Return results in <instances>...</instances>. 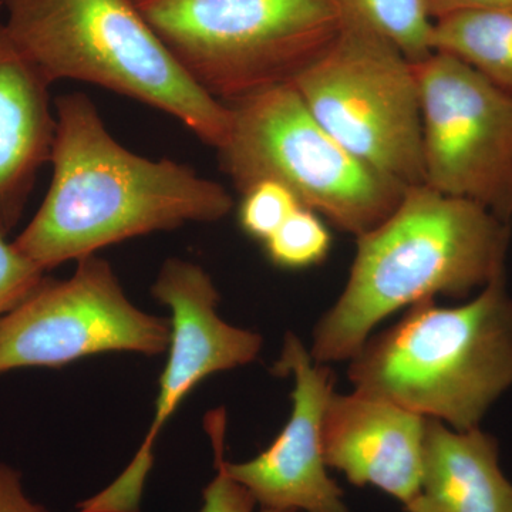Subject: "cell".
<instances>
[{"instance_id": "obj_1", "label": "cell", "mask_w": 512, "mask_h": 512, "mask_svg": "<svg viewBox=\"0 0 512 512\" xmlns=\"http://www.w3.org/2000/svg\"><path fill=\"white\" fill-rule=\"evenodd\" d=\"M55 113L50 187L13 241L46 272L151 232L221 221L234 208L227 188L194 168L121 146L86 94L57 97Z\"/></svg>"}, {"instance_id": "obj_14", "label": "cell", "mask_w": 512, "mask_h": 512, "mask_svg": "<svg viewBox=\"0 0 512 512\" xmlns=\"http://www.w3.org/2000/svg\"><path fill=\"white\" fill-rule=\"evenodd\" d=\"M407 512H512V483L493 434L427 419L419 493Z\"/></svg>"}, {"instance_id": "obj_18", "label": "cell", "mask_w": 512, "mask_h": 512, "mask_svg": "<svg viewBox=\"0 0 512 512\" xmlns=\"http://www.w3.org/2000/svg\"><path fill=\"white\" fill-rule=\"evenodd\" d=\"M299 207L301 201L284 184L261 181L242 192L239 225L248 237L264 244Z\"/></svg>"}, {"instance_id": "obj_13", "label": "cell", "mask_w": 512, "mask_h": 512, "mask_svg": "<svg viewBox=\"0 0 512 512\" xmlns=\"http://www.w3.org/2000/svg\"><path fill=\"white\" fill-rule=\"evenodd\" d=\"M2 6V5H0ZM50 84L0 22V235L19 224L37 174L52 156Z\"/></svg>"}, {"instance_id": "obj_17", "label": "cell", "mask_w": 512, "mask_h": 512, "mask_svg": "<svg viewBox=\"0 0 512 512\" xmlns=\"http://www.w3.org/2000/svg\"><path fill=\"white\" fill-rule=\"evenodd\" d=\"M264 247L272 264L295 271L325 261L332 237L322 217L302 205L266 239Z\"/></svg>"}, {"instance_id": "obj_2", "label": "cell", "mask_w": 512, "mask_h": 512, "mask_svg": "<svg viewBox=\"0 0 512 512\" xmlns=\"http://www.w3.org/2000/svg\"><path fill=\"white\" fill-rule=\"evenodd\" d=\"M510 241V222L476 202L407 188L386 220L356 238L345 289L313 333V360L352 359L399 309L480 291L507 272Z\"/></svg>"}, {"instance_id": "obj_22", "label": "cell", "mask_w": 512, "mask_h": 512, "mask_svg": "<svg viewBox=\"0 0 512 512\" xmlns=\"http://www.w3.org/2000/svg\"><path fill=\"white\" fill-rule=\"evenodd\" d=\"M433 19L458 12H512V0H429Z\"/></svg>"}, {"instance_id": "obj_10", "label": "cell", "mask_w": 512, "mask_h": 512, "mask_svg": "<svg viewBox=\"0 0 512 512\" xmlns=\"http://www.w3.org/2000/svg\"><path fill=\"white\" fill-rule=\"evenodd\" d=\"M151 291L171 311L170 346L160 377L156 412L123 474L106 490L77 505V512H138L153 467L154 446L178 406L202 380L249 365L261 352L264 342L258 333L229 325L221 318L220 292L200 265L167 259Z\"/></svg>"}, {"instance_id": "obj_12", "label": "cell", "mask_w": 512, "mask_h": 512, "mask_svg": "<svg viewBox=\"0 0 512 512\" xmlns=\"http://www.w3.org/2000/svg\"><path fill=\"white\" fill-rule=\"evenodd\" d=\"M426 417L370 394L330 396L322 421L328 467L403 505L419 493Z\"/></svg>"}, {"instance_id": "obj_4", "label": "cell", "mask_w": 512, "mask_h": 512, "mask_svg": "<svg viewBox=\"0 0 512 512\" xmlns=\"http://www.w3.org/2000/svg\"><path fill=\"white\" fill-rule=\"evenodd\" d=\"M20 52L53 84L103 87L175 117L202 143L222 146L231 113L188 76L136 0H0Z\"/></svg>"}, {"instance_id": "obj_6", "label": "cell", "mask_w": 512, "mask_h": 512, "mask_svg": "<svg viewBox=\"0 0 512 512\" xmlns=\"http://www.w3.org/2000/svg\"><path fill=\"white\" fill-rule=\"evenodd\" d=\"M231 121L217 148L222 171L242 194L261 181L284 184L303 207L357 238L386 220L407 187L339 144L292 83L227 101Z\"/></svg>"}, {"instance_id": "obj_8", "label": "cell", "mask_w": 512, "mask_h": 512, "mask_svg": "<svg viewBox=\"0 0 512 512\" xmlns=\"http://www.w3.org/2000/svg\"><path fill=\"white\" fill-rule=\"evenodd\" d=\"M414 66L424 185L512 224V93L447 53Z\"/></svg>"}, {"instance_id": "obj_19", "label": "cell", "mask_w": 512, "mask_h": 512, "mask_svg": "<svg viewBox=\"0 0 512 512\" xmlns=\"http://www.w3.org/2000/svg\"><path fill=\"white\" fill-rule=\"evenodd\" d=\"M205 429L211 437L214 448L217 476L207 485L202 494L204 504L201 512H252L256 501L247 488L242 487L234 478L228 476L224 467L225 431H227V413L224 409L208 413ZM262 512H291L279 510H262Z\"/></svg>"}, {"instance_id": "obj_7", "label": "cell", "mask_w": 512, "mask_h": 512, "mask_svg": "<svg viewBox=\"0 0 512 512\" xmlns=\"http://www.w3.org/2000/svg\"><path fill=\"white\" fill-rule=\"evenodd\" d=\"M292 84L353 156L404 187L424 185L416 66L346 0L335 42Z\"/></svg>"}, {"instance_id": "obj_20", "label": "cell", "mask_w": 512, "mask_h": 512, "mask_svg": "<svg viewBox=\"0 0 512 512\" xmlns=\"http://www.w3.org/2000/svg\"><path fill=\"white\" fill-rule=\"evenodd\" d=\"M46 279L42 266L0 235V318L18 308Z\"/></svg>"}, {"instance_id": "obj_21", "label": "cell", "mask_w": 512, "mask_h": 512, "mask_svg": "<svg viewBox=\"0 0 512 512\" xmlns=\"http://www.w3.org/2000/svg\"><path fill=\"white\" fill-rule=\"evenodd\" d=\"M0 512H50L33 503L23 490L18 471L0 463Z\"/></svg>"}, {"instance_id": "obj_11", "label": "cell", "mask_w": 512, "mask_h": 512, "mask_svg": "<svg viewBox=\"0 0 512 512\" xmlns=\"http://www.w3.org/2000/svg\"><path fill=\"white\" fill-rule=\"evenodd\" d=\"M274 373L293 377L291 417L265 451L245 463L224 460L225 471L262 510L350 512L323 453V414L335 393V373L315 362L293 333L286 335Z\"/></svg>"}, {"instance_id": "obj_9", "label": "cell", "mask_w": 512, "mask_h": 512, "mask_svg": "<svg viewBox=\"0 0 512 512\" xmlns=\"http://www.w3.org/2000/svg\"><path fill=\"white\" fill-rule=\"evenodd\" d=\"M170 320L127 298L113 266L92 255L64 281L47 278L0 318V375L25 367H60L110 352L156 356L170 346Z\"/></svg>"}, {"instance_id": "obj_15", "label": "cell", "mask_w": 512, "mask_h": 512, "mask_svg": "<svg viewBox=\"0 0 512 512\" xmlns=\"http://www.w3.org/2000/svg\"><path fill=\"white\" fill-rule=\"evenodd\" d=\"M431 47L512 93V12H458L436 19Z\"/></svg>"}, {"instance_id": "obj_16", "label": "cell", "mask_w": 512, "mask_h": 512, "mask_svg": "<svg viewBox=\"0 0 512 512\" xmlns=\"http://www.w3.org/2000/svg\"><path fill=\"white\" fill-rule=\"evenodd\" d=\"M416 64L433 53L429 0H346Z\"/></svg>"}, {"instance_id": "obj_3", "label": "cell", "mask_w": 512, "mask_h": 512, "mask_svg": "<svg viewBox=\"0 0 512 512\" xmlns=\"http://www.w3.org/2000/svg\"><path fill=\"white\" fill-rule=\"evenodd\" d=\"M360 393L456 430L480 427L512 387V296L507 272L464 305L414 303L400 322L350 359Z\"/></svg>"}, {"instance_id": "obj_5", "label": "cell", "mask_w": 512, "mask_h": 512, "mask_svg": "<svg viewBox=\"0 0 512 512\" xmlns=\"http://www.w3.org/2000/svg\"><path fill=\"white\" fill-rule=\"evenodd\" d=\"M136 3L188 76L224 103L295 82L345 22V0Z\"/></svg>"}]
</instances>
